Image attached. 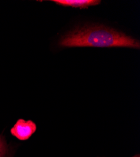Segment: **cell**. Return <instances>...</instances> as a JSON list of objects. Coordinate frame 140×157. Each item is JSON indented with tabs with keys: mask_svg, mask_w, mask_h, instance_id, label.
<instances>
[{
	"mask_svg": "<svg viewBox=\"0 0 140 157\" xmlns=\"http://www.w3.org/2000/svg\"><path fill=\"white\" fill-rule=\"evenodd\" d=\"M12 150L3 135H0V157H13Z\"/></svg>",
	"mask_w": 140,
	"mask_h": 157,
	"instance_id": "cell-4",
	"label": "cell"
},
{
	"mask_svg": "<svg viewBox=\"0 0 140 157\" xmlns=\"http://www.w3.org/2000/svg\"><path fill=\"white\" fill-rule=\"evenodd\" d=\"M52 2L63 6L79 8H87L91 6L97 5L101 2L99 0H52Z\"/></svg>",
	"mask_w": 140,
	"mask_h": 157,
	"instance_id": "cell-3",
	"label": "cell"
},
{
	"mask_svg": "<svg viewBox=\"0 0 140 157\" xmlns=\"http://www.w3.org/2000/svg\"><path fill=\"white\" fill-rule=\"evenodd\" d=\"M62 47H128L139 49V41L125 33L103 25L75 29L63 36L59 42Z\"/></svg>",
	"mask_w": 140,
	"mask_h": 157,
	"instance_id": "cell-1",
	"label": "cell"
},
{
	"mask_svg": "<svg viewBox=\"0 0 140 157\" xmlns=\"http://www.w3.org/2000/svg\"><path fill=\"white\" fill-rule=\"evenodd\" d=\"M36 130V125L33 121L20 119L11 129L10 132L17 139L25 141L29 139L35 133Z\"/></svg>",
	"mask_w": 140,
	"mask_h": 157,
	"instance_id": "cell-2",
	"label": "cell"
},
{
	"mask_svg": "<svg viewBox=\"0 0 140 157\" xmlns=\"http://www.w3.org/2000/svg\"><path fill=\"white\" fill-rule=\"evenodd\" d=\"M134 157H136V156H134ZM138 157H139V155H138Z\"/></svg>",
	"mask_w": 140,
	"mask_h": 157,
	"instance_id": "cell-5",
	"label": "cell"
}]
</instances>
